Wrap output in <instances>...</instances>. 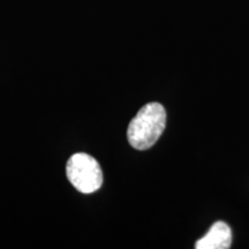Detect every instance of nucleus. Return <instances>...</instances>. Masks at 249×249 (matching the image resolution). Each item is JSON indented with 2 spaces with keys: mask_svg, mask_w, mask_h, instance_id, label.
<instances>
[{
  "mask_svg": "<svg viewBox=\"0 0 249 249\" xmlns=\"http://www.w3.org/2000/svg\"><path fill=\"white\" fill-rule=\"evenodd\" d=\"M166 126V111L160 103H149L138 112L129 123L127 139L129 144L138 150L151 148Z\"/></svg>",
  "mask_w": 249,
  "mask_h": 249,
  "instance_id": "nucleus-1",
  "label": "nucleus"
},
{
  "mask_svg": "<svg viewBox=\"0 0 249 249\" xmlns=\"http://www.w3.org/2000/svg\"><path fill=\"white\" fill-rule=\"evenodd\" d=\"M66 174L70 182L83 194L97 192L103 185V172L92 156L79 152L67 161Z\"/></svg>",
  "mask_w": 249,
  "mask_h": 249,
  "instance_id": "nucleus-2",
  "label": "nucleus"
},
{
  "mask_svg": "<svg viewBox=\"0 0 249 249\" xmlns=\"http://www.w3.org/2000/svg\"><path fill=\"white\" fill-rule=\"evenodd\" d=\"M232 244V231L226 223L216 222L205 235L196 241V249H229Z\"/></svg>",
  "mask_w": 249,
  "mask_h": 249,
  "instance_id": "nucleus-3",
  "label": "nucleus"
}]
</instances>
